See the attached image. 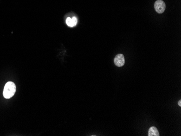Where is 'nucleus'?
Instances as JSON below:
<instances>
[{
	"label": "nucleus",
	"instance_id": "f03ea898",
	"mask_svg": "<svg viewBox=\"0 0 181 136\" xmlns=\"http://www.w3.org/2000/svg\"><path fill=\"white\" fill-rule=\"evenodd\" d=\"M154 8L157 12L158 14H162L165 11L166 5L162 0H157L154 4Z\"/></svg>",
	"mask_w": 181,
	"mask_h": 136
},
{
	"label": "nucleus",
	"instance_id": "423d86ee",
	"mask_svg": "<svg viewBox=\"0 0 181 136\" xmlns=\"http://www.w3.org/2000/svg\"><path fill=\"white\" fill-rule=\"evenodd\" d=\"M178 104H179V106H181V100H179V103H178Z\"/></svg>",
	"mask_w": 181,
	"mask_h": 136
},
{
	"label": "nucleus",
	"instance_id": "20e7f679",
	"mask_svg": "<svg viewBox=\"0 0 181 136\" xmlns=\"http://www.w3.org/2000/svg\"><path fill=\"white\" fill-rule=\"evenodd\" d=\"M66 24H67L68 26L71 27H75V26H76L78 23V20H77V17L73 16L72 17H67L66 19Z\"/></svg>",
	"mask_w": 181,
	"mask_h": 136
},
{
	"label": "nucleus",
	"instance_id": "39448f33",
	"mask_svg": "<svg viewBox=\"0 0 181 136\" xmlns=\"http://www.w3.org/2000/svg\"><path fill=\"white\" fill-rule=\"evenodd\" d=\"M158 131L156 127L152 126L149 130L148 132V136H159Z\"/></svg>",
	"mask_w": 181,
	"mask_h": 136
},
{
	"label": "nucleus",
	"instance_id": "7ed1b4c3",
	"mask_svg": "<svg viewBox=\"0 0 181 136\" xmlns=\"http://www.w3.org/2000/svg\"><path fill=\"white\" fill-rule=\"evenodd\" d=\"M114 64L117 67H122L125 64V58L124 55L119 54L117 55L114 59Z\"/></svg>",
	"mask_w": 181,
	"mask_h": 136
},
{
	"label": "nucleus",
	"instance_id": "f257e3e1",
	"mask_svg": "<svg viewBox=\"0 0 181 136\" xmlns=\"http://www.w3.org/2000/svg\"><path fill=\"white\" fill-rule=\"evenodd\" d=\"M16 92V86L13 82H8L5 86L3 94L6 99L12 98Z\"/></svg>",
	"mask_w": 181,
	"mask_h": 136
}]
</instances>
